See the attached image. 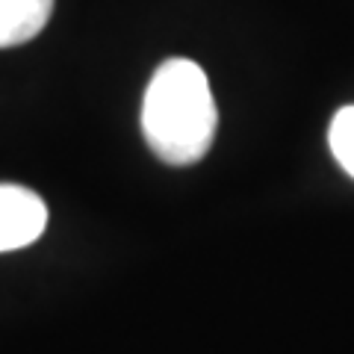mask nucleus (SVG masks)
<instances>
[{
	"label": "nucleus",
	"mask_w": 354,
	"mask_h": 354,
	"mask_svg": "<svg viewBox=\"0 0 354 354\" xmlns=\"http://www.w3.org/2000/svg\"><path fill=\"white\" fill-rule=\"evenodd\" d=\"M328 142L337 162L354 177V106H342L330 121Z\"/></svg>",
	"instance_id": "obj_4"
},
{
	"label": "nucleus",
	"mask_w": 354,
	"mask_h": 354,
	"mask_svg": "<svg viewBox=\"0 0 354 354\" xmlns=\"http://www.w3.org/2000/svg\"><path fill=\"white\" fill-rule=\"evenodd\" d=\"M218 109L201 65L183 57L153 71L142 101V133L148 148L169 165H192L216 139Z\"/></svg>",
	"instance_id": "obj_1"
},
{
	"label": "nucleus",
	"mask_w": 354,
	"mask_h": 354,
	"mask_svg": "<svg viewBox=\"0 0 354 354\" xmlns=\"http://www.w3.org/2000/svg\"><path fill=\"white\" fill-rule=\"evenodd\" d=\"M48 227V207L41 198L15 183H0V254L32 245Z\"/></svg>",
	"instance_id": "obj_2"
},
{
	"label": "nucleus",
	"mask_w": 354,
	"mask_h": 354,
	"mask_svg": "<svg viewBox=\"0 0 354 354\" xmlns=\"http://www.w3.org/2000/svg\"><path fill=\"white\" fill-rule=\"evenodd\" d=\"M53 0H0V48L27 44L48 27Z\"/></svg>",
	"instance_id": "obj_3"
}]
</instances>
